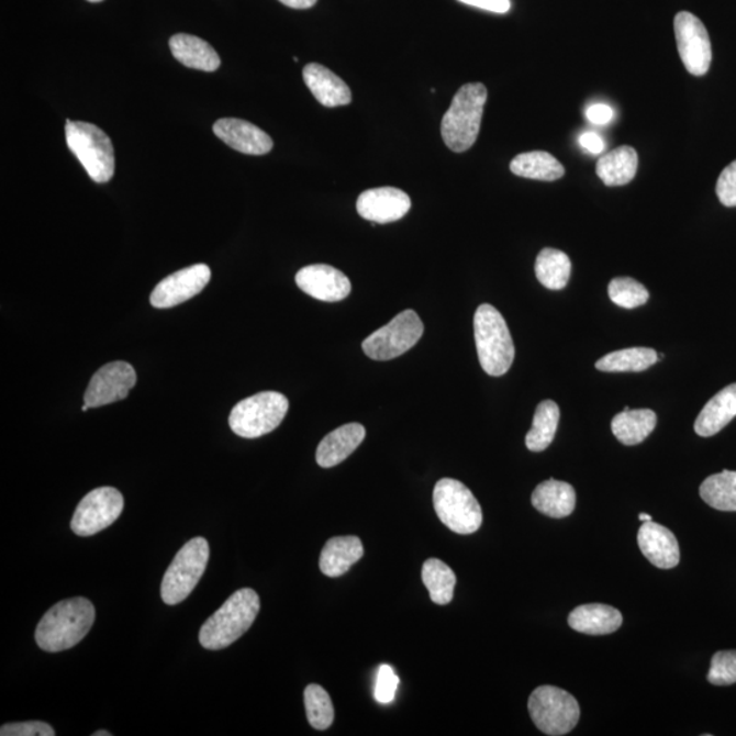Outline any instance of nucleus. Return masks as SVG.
Returning <instances> with one entry per match:
<instances>
[{
    "mask_svg": "<svg viewBox=\"0 0 736 736\" xmlns=\"http://www.w3.org/2000/svg\"><path fill=\"white\" fill-rule=\"evenodd\" d=\"M2 736H54V728L43 722H24L4 724L0 728Z\"/></svg>",
    "mask_w": 736,
    "mask_h": 736,
    "instance_id": "39",
    "label": "nucleus"
},
{
    "mask_svg": "<svg viewBox=\"0 0 736 736\" xmlns=\"http://www.w3.org/2000/svg\"><path fill=\"white\" fill-rule=\"evenodd\" d=\"M535 274L547 290H564L570 279V258L557 248H543L536 258Z\"/></svg>",
    "mask_w": 736,
    "mask_h": 736,
    "instance_id": "29",
    "label": "nucleus"
},
{
    "mask_svg": "<svg viewBox=\"0 0 736 736\" xmlns=\"http://www.w3.org/2000/svg\"><path fill=\"white\" fill-rule=\"evenodd\" d=\"M609 297L622 309H637L648 302L649 292L642 282L631 277H616L610 281Z\"/></svg>",
    "mask_w": 736,
    "mask_h": 736,
    "instance_id": "35",
    "label": "nucleus"
},
{
    "mask_svg": "<svg viewBox=\"0 0 736 736\" xmlns=\"http://www.w3.org/2000/svg\"><path fill=\"white\" fill-rule=\"evenodd\" d=\"M511 171L517 177L554 182L564 177L565 168L550 153L536 150L521 153L511 163Z\"/></svg>",
    "mask_w": 736,
    "mask_h": 736,
    "instance_id": "28",
    "label": "nucleus"
},
{
    "mask_svg": "<svg viewBox=\"0 0 736 736\" xmlns=\"http://www.w3.org/2000/svg\"><path fill=\"white\" fill-rule=\"evenodd\" d=\"M487 98L480 82L464 85L453 98L441 124L442 138L450 150L467 152L477 143Z\"/></svg>",
    "mask_w": 736,
    "mask_h": 736,
    "instance_id": "3",
    "label": "nucleus"
},
{
    "mask_svg": "<svg viewBox=\"0 0 736 736\" xmlns=\"http://www.w3.org/2000/svg\"><path fill=\"white\" fill-rule=\"evenodd\" d=\"M580 145L592 155H600L604 150V141L599 134L592 132L581 134Z\"/></svg>",
    "mask_w": 736,
    "mask_h": 736,
    "instance_id": "42",
    "label": "nucleus"
},
{
    "mask_svg": "<svg viewBox=\"0 0 736 736\" xmlns=\"http://www.w3.org/2000/svg\"><path fill=\"white\" fill-rule=\"evenodd\" d=\"M400 679L395 676L392 667L382 665L379 667L376 683V700L381 704H390L395 698Z\"/></svg>",
    "mask_w": 736,
    "mask_h": 736,
    "instance_id": "37",
    "label": "nucleus"
},
{
    "mask_svg": "<svg viewBox=\"0 0 736 736\" xmlns=\"http://www.w3.org/2000/svg\"><path fill=\"white\" fill-rule=\"evenodd\" d=\"M124 500L113 487L90 491L78 503L71 520V529L78 536H93L109 528L122 514Z\"/></svg>",
    "mask_w": 736,
    "mask_h": 736,
    "instance_id": "11",
    "label": "nucleus"
},
{
    "mask_svg": "<svg viewBox=\"0 0 736 736\" xmlns=\"http://www.w3.org/2000/svg\"><path fill=\"white\" fill-rule=\"evenodd\" d=\"M364 543L356 536H338L327 540L321 553L320 569L332 579L347 573L364 557Z\"/></svg>",
    "mask_w": 736,
    "mask_h": 736,
    "instance_id": "22",
    "label": "nucleus"
},
{
    "mask_svg": "<svg viewBox=\"0 0 736 736\" xmlns=\"http://www.w3.org/2000/svg\"><path fill=\"white\" fill-rule=\"evenodd\" d=\"M305 715L310 726L324 732L334 721V706L331 695L320 684H309L304 690Z\"/></svg>",
    "mask_w": 736,
    "mask_h": 736,
    "instance_id": "34",
    "label": "nucleus"
},
{
    "mask_svg": "<svg viewBox=\"0 0 736 736\" xmlns=\"http://www.w3.org/2000/svg\"><path fill=\"white\" fill-rule=\"evenodd\" d=\"M434 509L442 523L458 535H471L483 523L477 498L456 479H441L434 489Z\"/></svg>",
    "mask_w": 736,
    "mask_h": 736,
    "instance_id": "6",
    "label": "nucleus"
},
{
    "mask_svg": "<svg viewBox=\"0 0 736 736\" xmlns=\"http://www.w3.org/2000/svg\"><path fill=\"white\" fill-rule=\"evenodd\" d=\"M169 48L174 58L190 69L211 73L221 65L220 56L212 45L197 36L179 33L169 38Z\"/></svg>",
    "mask_w": 736,
    "mask_h": 736,
    "instance_id": "24",
    "label": "nucleus"
},
{
    "mask_svg": "<svg viewBox=\"0 0 736 736\" xmlns=\"http://www.w3.org/2000/svg\"><path fill=\"white\" fill-rule=\"evenodd\" d=\"M736 416V383L729 384L707 401L694 423L695 433L700 437H713L722 432Z\"/></svg>",
    "mask_w": 736,
    "mask_h": 736,
    "instance_id": "23",
    "label": "nucleus"
},
{
    "mask_svg": "<svg viewBox=\"0 0 736 736\" xmlns=\"http://www.w3.org/2000/svg\"><path fill=\"white\" fill-rule=\"evenodd\" d=\"M716 194L724 207H736V160L717 179Z\"/></svg>",
    "mask_w": 736,
    "mask_h": 736,
    "instance_id": "38",
    "label": "nucleus"
},
{
    "mask_svg": "<svg viewBox=\"0 0 736 736\" xmlns=\"http://www.w3.org/2000/svg\"><path fill=\"white\" fill-rule=\"evenodd\" d=\"M532 505L548 517H568L576 508V491L573 486L565 481L546 480L532 494Z\"/></svg>",
    "mask_w": 736,
    "mask_h": 736,
    "instance_id": "25",
    "label": "nucleus"
},
{
    "mask_svg": "<svg viewBox=\"0 0 736 736\" xmlns=\"http://www.w3.org/2000/svg\"><path fill=\"white\" fill-rule=\"evenodd\" d=\"M209 553H211L209 543L203 537H194L186 543L164 575L161 582L164 603L175 605L190 596L205 573Z\"/></svg>",
    "mask_w": 736,
    "mask_h": 736,
    "instance_id": "8",
    "label": "nucleus"
},
{
    "mask_svg": "<svg viewBox=\"0 0 736 736\" xmlns=\"http://www.w3.org/2000/svg\"><path fill=\"white\" fill-rule=\"evenodd\" d=\"M66 141L90 179L107 183L115 174V150L103 130L87 122L66 121Z\"/></svg>",
    "mask_w": 736,
    "mask_h": 736,
    "instance_id": "5",
    "label": "nucleus"
},
{
    "mask_svg": "<svg viewBox=\"0 0 736 736\" xmlns=\"http://www.w3.org/2000/svg\"><path fill=\"white\" fill-rule=\"evenodd\" d=\"M423 332V322L415 311L405 310L395 315L388 325L370 334L361 348L372 360H392L415 347Z\"/></svg>",
    "mask_w": 736,
    "mask_h": 736,
    "instance_id": "10",
    "label": "nucleus"
},
{
    "mask_svg": "<svg viewBox=\"0 0 736 736\" xmlns=\"http://www.w3.org/2000/svg\"><path fill=\"white\" fill-rule=\"evenodd\" d=\"M475 342L481 368L491 377L509 371L514 360V344L505 319L494 305L481 304L473 319Z\"/></svg>",
    "mask_w": 736,
    "mask_h": 736,
    "instance_id": "4",
    "label": "nucleus"
},
{
    "mask_svg": "<svg viewBox=\"0 0 736 736\" xmlns=\"http://www.w3.org/2000/svg\"><path fill=\"white\" fill-rule=\"evenodd\" d=\"M621 611L605 604H584L571 611L569 626L589 636H605L622 626Z\"/></svg>",
    "mask_w": 736,
    "mask_h": 736,
    "instance_id": "21",
    "label": "nucleus"
},
{
    "mask_svg": "<svg viewBox=\"0 0 736 736\" xmlns=\"http://www.w3.org/2000/svg\"><path fill=\"white\" fill-rule=\"evenodd\" d=\"M96 610L90 600H62L51 607L38 622L36 643L45 653H62L76 647L94 624Z\"/></svg>",
    "mask_w": 736,
    "mask_h": 736,
    "instance_id": "1",
    "label": "nucleus"
},
{
    "mask_svg": "<svg viewBox=\"0 0 736 736\" xmlns=\"http://www.w3.org/2000/svg\"><path fill=\"white\" fill-rule=\"evenodd\" d=\"M702 500L716 511L736 512V472L723 471L702 481Z\"/></svg>",
    "mask_w": 736,
    "mask_h": 736,
    "instance_id": "32",
    "label": "nucleus"
},
{
    "mask_svg": "<svg viewBox=\"0 0 736 736\" xmlns=\"http://www.w3.org/2000/svg\"><path fill=\"white\" fill-rule=\"evenodd\" d=\"M111 735H112L111 733L103 732V729H101V732L93 734V736H111Z\"/></svg>",
    "mask_w": 736,
    "mask_h": 736,
    "instance_id": "45",
    "label": "nucleus"
},
{
    "mask_svg": "<svg viewBox=\"0 0 736 736\" xmlns=\"http://www.w3.org/2000/svg\"><path fill=\"white\" fill-rule=\"evenodd\" d=\"M458 2L497 14H505L512 8L511 0H458Z\"/></svg>",
    "mask_w": 736,
    "mask_h": 736,
    "instance_id": "40",
    "label": "nucleus"
},
{
    "mask_svg": "<svg viewBox=\"0 0 736 736\" xmlns=\"http://www.w3.org/2000/svg\"><path fill=\"white\" fill-rule=\"evenodd\" d=\"M614 110L607 104H593L587 110V119L592 124L603 126L613 121Z\"/></svg>",
    "mask_w": 736,
    "mask_h": 736,
    "instance_id": "41",
    "label": "nucleus"
},
{
    "mask_svg": "<svg viewBox=\"0 0 736 736\" xmlns=\"http://www.w3.org/2000/svg\"><path fill=\"white\" fill-rule=\"evenodd\" d=\"M290 408L285 394L263 392L242 400L230 415L232 432L242 438L254 439L274 432Z\"/></svg>",
    "mask_w": 736,
    "mask_h": 736,
    "instance_id": "7",
    "label": "nucleus"
},
{
    "mask_svg": "<svg viewBox=\"0 0 736 736\" xmlns=\"http://www.w3.org/2000/svg\"><path fill=\"white\" fill-rule=\"evenodd\" d=\"M303 78L310 92L322 105L334 109V107L348 105L353 101V93L348 85L325 66L319 64L305 66Z\"/></svg>",
    "mask_w": 736,
    "mask_h": 736,
    "instance_id": "20",
    "label": "nucleus"
},
{
    "mask_svg": "<svg viewBox=\"0 0 736 736\" xmlns=\"http://www.w3.org/2000/svg\"><path fill=\"white\" fill-rule=\"evenodd\" d=\"M560 417L559 406L551 400L542 401L536 408L534 423L526 434L525 444L531 451H543L555 438Z\"/></svg>",
    "mask_w": 736,
    "mask_h": 736,
    "instance_id": "31",
    "label": "nucleus"
},
{
    "mask_svg": "<svg viewBox=\"0 0 736 736\" xmlns=\"http://www.w3.org/2000/svg\"><path fill=\"white\" fill-rule=\"evenodd\" d=\"M528 710L532 721L543 734L560 736L573 732L580 721L579 702L555 687H540L531 694Z\"/></svg>",
    "mask_w": 736,
    "mask_h": 736,
    "instance_id": "9",
    "label": "nucleus"
},
{
    "mask_svg": "<svg viewBox=\"0 0 736 736\" xmlns=\"http://www.w3.org/2000/svg\"><path fill=\"white\" fill-rule=\"evenodd\" d=\"M137 383V373L127 361H112L94 373L90 379L85 405L99 408L124 400Z\"/></svg>",
    "mask_w": 736,
    "mask_h": 736,
    "instance_id": "13",
    "label": "nucleus"
},
{
    "mask_svg": "<svg viewBox=\"0 0 736 736\" xmlns=\"http://www.w3.org/2000/svg\"><path fill=\"white\" fill-rule=\"evenodd\" d=\"M638 155L632 146H621L599 158L596 174L609 187L625 186L636 177Z\"/></svg>",
    "mask_w": 736,
    "mask_h": 736,
    "instance_id": "26",
    "label": "nucleus"
},
{
    "mask_svg": "<svg viewBox=\"0 0 736 736\" xmlns=\"http://www.w3.org/2000/svg\"><path fill=\"white\" fill-rule=\"evenodd\" d=\"M707 681L715 687L736 683V650H721L713 655Z\"/></svg>",
    "mask_w": 736,
    "mask_h": 736,
    "instance_id": "36",
    "label": "nucleus"
},
{
    "mask_svg": "<svg viewBox=\"0 0 736 736\" xmlns=\"http://www.w3.org/2000/svg\"><path fill=\"white\" fill-rule=\"evenodd\" d=\"M213 132L232 149L245 153V155L263 156L274 147V141L269 134L242 119H219L213 124Z\"/></svg>",
    "mask_w": 736,
    "mask_h": 736,
    "instance_id": "17",
    "label": "nucleus"
},
{
    "mask_svg": "<svg viewBox=\"0 0 736 736\" xmlns=\"http://www.w3.org/2000/svg\"><path fill=\"white\" fill-rule=\"evenodd\" d=\"M366 438V428L359 423H349L334 430L321 441L316 449V462L322 468L338 466L358 449Z\"/></svg>",
    "mask_w": 736,
    "mask_h": 736,
    "instance_id": "19",
    "label": "nucleus"
},
{
    "mask_svg": "<svg viewBox=\"0 0 736 736\" xmlns=\"http://www.w3.org/2000/svg\"><path fill=\"white\" fill-rule=\"evenodd\" d=\"M410 196L394 187H379L361 192L356 209L361 218L378 224L394 223L411 211Z\"/></svg>",
    "mask_w": 736,
    "mask_h": 736,
    "instance_id": "15",
    "label": "nucleus"
},
{
    "mask_svg": "<svg viewBox=\"0 0 736 736\" xmlns=\"http://www.w3.org/2000/svg\"><path fill=\"white\" fill-rule=\"evenodd\" d=\"M638 518H639V521H642V523H647V521H653V517H650V515L647 514V513L639 514Z\"/></svg>",
    "mask_w": 736,
    "mask_h": 736,
    "instance_id": "44",
    "label": "nucleus"
},
{
    "mask_svg": "<svg viewBox=\"0 0 736 736\" xmlns=\"http://www.w3.org/2000/svg\"><path fill=\"white\" fill-rule=\"evenodd\" d=\"M208 265L189 266L158 282L150 294V304L156 309H171L197 297L211 281Z\"/></svg>",
    "mask_w": 736,
    "mask_h": 736,
    "instance_id": "14",
    "label": "nucleus"
},
{
    "mask_svg": "<svg viewBox=\"0 0 736 736\" xmlns=\"http://www.w3.org/2000/svg\"><path fill=\"white\" fill-rule=\"evenodd\" d=\"M658 360L659 355L653 348L636 347L605 355L594 366L604 372H639L648 370Z\"/></svg>",
    "mask_w": 736,
    "mask_h": 736,
    "instance_id": "30",
    "label": "nucleus"
},
{
    "mask_svg": "<svg viewBox=\"0 0 736 736\" xmlns=\"http://www.w3.org/2000/svg\"><path fill=\"white\" fill-rule=\"evenodd\" d=\"M88 2H90V3H99V2H103V0H88Z\"/></svg>",
    "mask_w": 736,
    "mask_h": 736,
    "instance_id": "46",
    "label": "nucleus"
},
{
    "mask_svg": "<svg viewBox=\"0 0 736 736\" xmlns=\"http://www.w3.org/2000/svg\"><path fill=\"white\" fill-rule=\"evenodd\" d=\"M639 550L659 569H672L681 560L676 535L666 526L647 521L638 531Z\"/></svg>",
    "mask_w": 736,
    "mask_h": 736,
    "instance_id": "18",
    "label": "nucleus"
},
{
    "mask_svg": "<svg viewBox=\"0 0 736 736\" xmlns=\"http://www.w3.org/2000/svg\"><path fill=\"white\" fill-rule=\"evenodd\" d=\"M297 285L304 293L322 302H339L350 293L348 277L330 265L305 266L298 271Z\"/></svg>",
    "mask_w": 736,
    "mask_h": 736,
    "instance_id": "16",
    "label": "nucleus"
},
{
    "mask_svg": "<svg viewBox=\"0 0 736 736\" xmlns=\"http://www.w3.org/2000/svg\"><path fill=\"white\" fill-rule=\"evenodd\" d=\"M658 423V416L650 410H624L611 422L615 438L626 446L642 444L649 437Z\"/></svg>",
    "mask_w": 736,
    "mask_h": 736,
    "instance_id": "27",
    "label": "nucleus"
},
{
    "mask_svg": "<svg viewBox=\"0 0 736 736\" xmlns=\"http://www.w3.org/2000/svg\"><path fill=\"white\" fill-rule=\"evenodd\" d=\"M280 2L291 9L305 10L313 8L319 0H280Z\"/></svg>",
    "mask_w": 736,
    "mask_h": 736,
    "instance_id": "43",
    "label": "nucleus"
},
{
    "mask_svg": "<svg viewBox=\"0 0 736 736\" xmlns=\"http://www.w3.org/2000/svg\"><path fill=\"white\" fill-rule=\"evenodd\" d=\"M673 31L683 66L693 76H705L711 67L712 45L704 24L692 13L681 11L673 20Z\"/></svg>",
    "mask_w": 736,
    "mask_h": 736,
    "instance_id": "12",
    "label": "nucleus"
},
{
    "mask_svg": "<svg viewBox=\"0 0 736 736\" xmlns=\"http://www.w3.org/2000/svg\"><path fill=\"white\" fill-rule=\"evenodd\" d=\"M422 580L435 604L445 605L451 602L457 577L445 562L437 558L427 559L423 565Z\"/></svg>",
    "mask_w": 736,
    "mask_h": 736,
    "instance_id": "33",
    "label": "nucleus"
},
{
    "mask_svg": "<svg viewBox=\"0 0 736 736\" xmlns=\"http://www.w3.org/2000/svg\"><path fill=\"white\" fill-rule=\"evenodd\" d=\"M260 609L259 596L252 588H243L228 600L201 627L200 643L209 650L230 647L256 622Z\"/></svg>",
    "mask_w": 736,
    "mask_h": 736,
    "instance_id": "2",
    "label": "nucleus"
}]
</instances>
